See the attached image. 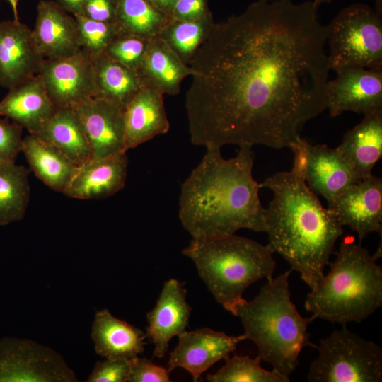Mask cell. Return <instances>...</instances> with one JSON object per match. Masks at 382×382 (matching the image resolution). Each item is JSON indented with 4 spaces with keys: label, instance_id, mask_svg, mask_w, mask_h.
Returning a JSON list of instances; mask_svg holds the SVG:
<instances>
[{
    "label": "cell",
    "instance_id": "obj_3",
    "mask_svg": "<svg viewBox=\"0 0 382 382\" xmlns=\"http://www.w3.org/2000/svg\"><path fill=\"white\" fill-rule=\"evenodd\" d=\"M239 147L236 156L223 158L219 147H207L198 166L182 185L179 218L192 238L228 236L241 228L265 231L262 187L253 177L254 154Z\"/></svg>",
    "mask_w": 382,
    "mask_h": 382
},
{
    "label": "cell",
    "instance_id": "obj_42",
    "mask_svg": "<svg viewBox=\"0 0 382 382\" xmlns=\"http://www.w3.org/2000/svg\"><path fill=\"white\" fill-rule=\"evenodd\" d=\"M374 11L382 18V0H374Z\"/></svg>",
    "mask_w": 382,
    "mask_h": 382
},
{
    "label": "cell",
    "instance_id": "obj_25",
    "mask_svg": "<svg viewBox=\"0 0 382 382\" xmlns=\"http://www.w3.org/2000/svg\"><path fill=\"white\" fill-rule=\"evenodd\" d=\"M21 151L29 164L30 170L57 192H64L79 166L36 134H30L23 139Z\"/></svg>",
    "mask_w": 382,
    "mask_h": 382
},
{
    "label": "cell",
    "instance_id": "obj_4",
    "mask_svg": "<svg viewBox=\"0 0 382 382\" xmlns=\"http://www.w3.org/2000/svg\"><path fill=\"white\" fill-rule=\"evenodd\" d=\"M292 270L267 279L251 301L242 299L232 314L244 328L246 340L255 344L258 357L272 370L289 380L299 364V357L310 342L307 328L314 319L300 315L291 299L289 279Z\"/></svg>",
    "mask_w": 382,
    "mask_h": 382
},
{
    "label": "cell",
    "instance_id": "obj_34",
    "mask_svg": "<svg viewBox=\"0 0 382 382\" xmlns=\"http://www.w3.org/2000/svg\"><path fill=\"white\" fill-rule=\"evenodd\" d=\"M23 129L14 122L0 119V166L15 163L21 151Z\"/></svg>",
    "mask_w": 382,
    "mask_h": 382
},
{
    "label": "cell",
    "instance_id": "obj_1",
    "mask_svg": "<svg viewBox=\"0 0 382 382\" xmlns=\"http://www.w3.org/2000/svg\"><path fill=\"white\" fill-rule=\"evenodd\" d=\"M313 1L257 0L215 23L189 65L190 141L274 149L301 139L326 109L330 67L325 25Z\"/></svg>",
    "mask_w": 382,
    "mask_h": 382
},
{
    "label": "cell",
    "instance_id": "obj_8",
    "mask_svg": "<svg viewBox=\"0 0 382 382\" xmlns=\"http://www.w3.org/2000/svg\"><path fill=\"white\" fill-rule=\"evenodd\" d=\"M318 357L312 361L311 382H380L382 349L371 340L349 330L333 331L316 345Z\"/></svg>",
    "mask_w": 382,
    "mask_h": 382
},
{
    "label": "cell",
    "instance_id": "obj_2",
    "mask_svg": "<svg viewBox=\"0 0 382 382\" xmlns=\"http://www.w3.org/2000/svg\"><path fill=\"white\" fill-rule=\"evenodd\" d=\"M289 148L294 154L291 170L275 173L261 183L273 192L265 209V232L274 253L282 256L311 290L324 276L343 228L306 183L303 139Z\"/></svg>",
    "mask_w": 382,
    "mask_h": 382
},
{
    "label": "cell",
    "instance_id": "obj_33",
    "mask_svg": "<svg viewBox=\"0 0 382 382\" xmlns=\"http://www.w3.org/2000/svg\"><path fill=\"white\" fill-rule=\"evenodd\" d=\"M149 40L138 35L120 33L110 42L104 54L137 71L144 57Z\"/></svg>",
    "mask_w": 382,
    "mask_h": 382
},
{
    "label": "cell",
    "instance_id": "obj_31",
    "mask_svg": "<svg viewBox=\"0 0 382 382\" xmlns=\"http://www.w3.org/2000/svg\"><path fill=\"white\" fill-rule=\"evenodd\" d=\"M226 363L214 374L207 375L210 382H289V381L275 372L267 371L261 365L260 358L257 356L235 354L226 359Z\"/></svg>",
    "mask_w": 382,
    "mask_h": 382
},
{
    "label": "cell",
    "instance_id": "obj_24",
    "mask_svg": "<svg viewBox=\"0 0 382 382\" xmlns=\"http://www.w3.org/2000/svg\"><path fill=\"white\" fill-rule=\"evenodd\" d=\"M96 353L108 359H132L144 351L146 333L115 317L108 309L98 311L92 325Z\"/></svg>",
    "mask_w": 382,
    "mask_h": 382
},
{
    "label": "cell",
    "instance_id": "obj_22",
    "mask_svg": "<svg viewBox=\"0 0 382 382\" xmlns=\"http://www.w3.org/2000/svg\"><path fill=\"white\" fill-rule=\"evenodd\" d=\"M163 96L156 90L144 88L124 109L127 151L169 130Z\"/></svg>",
    "mask_w": 382,
    "mask_h": 382
},
{
    "label": "cell",
    "instance_id": "obj_19",
    "mask_svg": "<svg viewBox=\"0 0 382 382\" xmlns=\"http://www.w3.org/2000/svg\"><path fill=\"white\" fill-rule=\"evenodd\" d=\"M127 166L126 152L91 158L79 166L64 194L79 199L110 197L125 186Z\"/></svg>",
    "mask_w": 382,
    "mask_h": 382
},
{
    "label": "cell",
    "instance_id": "obj_13",
    "mask_svg": "<svg viewBox=\"0 0 382 382\" xmlns=\"http://www.w3.org/2000/svg\"><path fill=\"white\" fill-rule=\"evenodd\" d=\"M178 337V342L170 354L166 369L169 373L176 368L184 369L195 382L216 362L227 359L238 344L246 340L244 334L230 336L207 328L184 331Z\"/></svg>",
    "mask_w": 382,
    "mask_h": 382
},
{
    "label": "cell",
    "instance_id": "obj_38",
    "mask_svg": "<svg viewBox=\"0 0 382 382\" xmlns=\"http://www.w3.org/2000/svg\"><path fill=\"white\" fill-rule=\"evenodd\" d=\"M207 0H178L172 11L171 18L179 21H195L209 13Z\"/></svg>",
    "mask_w": 382,
    "mask_h": 382
},
{
    "label": "cell",
    "instance_id": "obj_14",
    "mask_svg": "<svg viewBox=\"0 0 382 382\" xmlns=\"http://www.w3.org/2000/svg\"><path fill=\"white\" fill-rule=\"evenodd\" d=\"M45 59L36 49L32 30L19 20L0 21V85L11 88L37 75Z\"/></svg>",
    "mask_w": 382,
    "mask_h": 382
},
{
    "label": "cell",
    "instance_id": "obj_15",
    "mask_svg": "<svg viewBox=\"0 0 382 382\" xmlns=\"http://www.w3.org/2000/svg\"><path fill=\"white\" fill-rule=\"evenodd\" d=\"M74 108L84 127L92 158L99 159L127 152L124 110L122 108L97 97H91Z\"/></svg>",
    "mask_w": 382,
    "mask_h": 382
},
{
    "label": "cell",
    "instance_id": "obj_5",
    "mask_svg": "<svg viewBox=\"0 0 382 382\" xmlns=\"http://www.w3.org/2000/svg\"><path fill=\"white\" fill-rule=\"evenodd\" d=\"M381 244L371 255L360 243L344 239L330 271L306 296L311 317L342 326L360 323L382 305Z\"/></svg>",
    "mask_w": 382,
    "mask_h": 382
},
{
    "label": "cell",
    "instance_id": "obj_29",
    "mask_svg": "<svg viewBox=\"0 0 382 382\" xmlns=\"http://www.w3.org/2000/svg\"><path fill=\"white\" fill-rule=\"evenodd\" d=\"M30 170L15 163L0 166V225L21 220L30 197Z\"/></svg>",
    "mask_w": 382,
    "mask_h": 382
},
{
    "label": "cell",
    "instance_id": "obj_16",
    "mask_svg": "<svg viewBox=\"0 0 382 382\" xmlns=\"http://www.w3.org/2000/svg\"><path fill=\"white\" fill-rule=\"evenodd\" d=\"M190 312L183 284L175 279L166 281L155 307L146 316V335L154 345V357L163 358L170 340L185 331Z\"/></svg>",
    "mask_w": 382,
    "mask_h": 382
},
{
    "label": "cell",
    "instance_id": "obj_36",
    "mask_svg": "<svg viewBox=\"0 0 382 382\" xmlns=\"http://www.w3.org/2000/svg\"><path fill=\"white\" fill-rule=\"evenodd\" d=\"M167 369L154 364L146 358L131 359L129 382H170Z\"/></svg>",
    "mask_w": 382,
    "mask_h": 382
},
{
    "label": "cell",
    "instance_id": "obj_41",
    "mask_svg": "<svg viewBox=\"0 0 382 382\" xmlns=\"http://www.w3.org/2000/svg\"><path fill=\"white\" fill-rule=\"evenodd\" d=\"M12 8L14 19L15 20H19L18 15V4L19 0H7Z\"/></svg>",
    "mask_w": 382,
    "mask_h": 382
},
{
    "label": "cell",
    "instance_id": "obj_18",
    "mask_svg": "<svg viewBox=\"0 0 382 382\" xmlns=\"http://www.w3.org/2000/svg\"><path fill=\"white\" fill-rule=\"evenodd\" d=\"M306 153L304 178L308 187L332 201L352 184L359 181L352 168L335 149L311 144L303 140Z\"/></svg>",
    "mask_w": 382,
    "mask_h": 382
},
{
    "label": "cell",
    "instance_id": "obj_6",
    "mask_svg": "<svg viewBox=\"0 0 382 382\" xmlns=\"http://www.w3.org/2000/svg\"><path fill=\"white\" fill-rule=\"evenodd\" d=\"M273 253L267 244L234 234L192 238L183 250L194 262L216 301L231 313L250 284L272 277L276 265Z\"/></svg>",
    "mask_w": 382,
    "mask_h": 382
},
{
    "label": "cell",
    "instance_id": "obj_10",
    "mask_svg": "<svg viewBox=\"0 0 382 382\" xmlns=\"http://www.w3.org/2000/svg\"><path fill=\"white\" fill-rule=\"evenodd\" d=\"M38 74L57 108L74 107L94 96L93 58L81 49L67 57L45 59Z\"/></svg>",
    "mask_w": 382,
    "mask_h": 382
},
{
    "label": "cell",
    "instance_id": "obj_9",
    "mask_svg": "<svg viewBox=\"0 0 382 382\" xmlns=\"http://www.w3.org/2000/svg\"><path fill=\"white\" fill-rule=\"evenodd\" d=\"M76 381L75 372L52 348L29 339H0V382Z\"/></svg>",
    "mask_w": 382,
    "mask_h": 382
},
{
    "label": "cell",
    "instance_id": "obj_7",
    "mask_svg": "<svg viewBox=\"0 0 382 382\" xmlns=\"http://www.w3.org/2000/svg\"><path fill=\"white\" fill-rule=\"evenodd\" d=\"M325 28L330 70L351 66L382 70V18L371 7L349 5Z\"/></svg>",
    "mask_w": 382,
    "mask_h": 382
},
{
    "label": "cell",
    "instance_id": "obj_17",
    "mask_svg": "<svg viewBox=\"0 0 382 382\" xmlns=\"http://www.w3.org/2000/svg\"><path fill=\"white\" fill-rule=\"evenodd\" d=\"M54 1L40 0L32 30L34 45L45 59L75 54L81 50L76 20Z\"/></svg>",
    "mask_w": 382,
    "mask_h": 382
},
{
    "label": "cell",
    "instance_id": "obj_23",
    "mask_svg": "<svg viewBox=\"0 0 382 382\" xmlns=\"http://www.w3.org/2000/svg\"><path fill=\"white\" fill-rule=\"evenodd\" d=\"M145 88L162 94L176 95L183 80L194 74L171 47L160 37L149 40L142 62L137 71Z\"/></svg>",
    "mask_w": 382,
    "mask_h": 382
},
{
    "label": "cell",
    "instance_id": "obj_20",
    "mask_svg": "<svg viewBox=\"0 0 382 382\" xmlns=\"http://www.w3.org/2000/svg\"><path fill=\"white\" fill-rule=\"evenodd\" d=\"M57 107L49 97L39 74L9 88L0 102V115L36 134Z\"/></svg>",
    "mask_w": 382,
    "mask_h": 382
},
{
    "label": "cell",
    "instance_id": "obj_32",
    "mask_svg": "<svg viewBox=\"0 0 382 382\" xmlns=\"http://www.w3.org/2000/svg\"><path fill=\"white\" fill-rule=\"evenodd\" d=\"M74 17L80 47L92 57L103 54L113 39L121 33L116 23L98 21L81 15Z\"/></svg>",
    "mask_w": 382,
    "mask_h": 382
},
{
    "label": "cell",
    "instance_id": "obj_43",
    "mask_svg": "<svg viewBox=\"0 0 382 382\" xmlns=\"http://www.w3.org/2000/svg\"><path fill=\"white\" fill-rule=\"evenodd\" d=\"M157 7L163 10L164 12V0H150Z\"/></svg>",
    "mask_w": 382,
    "mask_h": 382
},
{
    "label": "cell",
    "instance_id": "obj_37",
    "mask_svg": "<svg viewBox=\"0 0 382 382\" xmlns=\"http://www.w3.org/2000/svg\"><path fill=\"white\" fill-rule=\"evenodd\" d=\"M118 0H85L81 16L108 23H115Z\"/></svg>",
    "mask_w": 382,
    "mask_h": 382
},
{
    "label": "cell",
    "instance_id": "obj_12",
    "mask_svg": "<svg viewBox=\"0 0 382 382\" xmlns=\"http://www.w3.org/2000/svg\"><path fill=\"white\" fill-rule=\"evenodd\" d=\"M326 86V109L335 117L343 112L366 114L382 109V70L359 66L336 71Z\"/></svg>",
    "mask_w": 382,
    "mask_h": 382
},
{
    "label": "cell",
    "instance_id": "obj_21",
    "mask_svg": "<svg viewBox=\"0 0 382 382\" xmlns=\"http://www.w3.org/2000/svg\"><path fill=\"white\" fill-rule=\"evenodd\" d=\"M364 115L336 148L359 180L372 175L374 166L382 156V109Z\"/></svg>",
    "mask_w": 382,
    "mask_h": 382
},
{
    "label": "cell",
    "instance_id": "obj_27",
    "mask_svg": "<svg viewBox=\"0 0 382 382\" xmlns=\"http://www.w3.org/2000/svg\"><path fill=\"white\" fill-rule=\"evenodd\" d=\"M93 58L95 92L93 97L112 102L123 110L144 87L138 72L106 56Z\"/></svg>",
    "mask_w": 382,
    "mask_h": 382
},
{
    "label": "cell",
    "instance_id": "obj_44",
    "mask_svg": "<svg viewBox=\"0 0 382 382\" xmlns=\"http://www.w3.org/2000/svg\"><path fill=\"white\" fill-rule=\"evenodd\" d=\"M333 0H313V2L320 6L322 4L331 3Z\"/></svg>",
    "mask_w": 382,
    "mask_h": 382
},
{
    "label": "cell",
    "instance_id": "obj_26",
    "mask_svg": "<svg viewBox=\"0 0 382 382\" xmlns=\"http://www.w3.org/2000/svg\"><path fill=\"white\" fill-rule=\"evenodd\" d=\"M35 134L53 145L79 166L92 158L84 127L74 107L57 108Z\"/></svg>",
    "mask_w": 382,
    "mask_h": 382
},
{
    "label": "cell",
    "instance_id": "obj_40",
    "mask_svg": "<svg viewBox=\"0 0 382 382\" xmlns=\"http://www.w3.org/2000/svg\"><path fill=\"white\" fill-rule=\"evenodd\" d=\"M177 1L178 0H164V11L169 16H170L172 9Z\"/></svg>",
    "mask_w": 382,
    "mask_h": 382
},
{
    "label": "cell",
    "instance_id": "obj_39",
    "mask_svg": "<svg viewBox=\"0 0 382 382\" xmlns=\"http://www.w3.org/2000/svg\"><path fill=\"white\" fill-rule=\"evenodd\" d=\"M54 1L64 11L74 16L81 15L85 0H54Z\"/></svg>",
    "mask_w": 382,
    "mask_h": 382
},
{
    "label": "cell",
    "instance_id": "obj_30",
    "mask_svg": "<svg viewBox=\"0 0 382 382\" xmlns=\"http://www.w3.org/2000/svg\"><path fill=\"white\" fill-rule=\"evenodd\" d=\"M215 23L212 13L195 21L170 19L161 30V37L189 65L191 59L209 37Z\"/></svg>",
    "mask_w": 382,
    "mask_h": 382
},
{
    "label": "cell",
    "instance_id": "obj_28",
    "mask_svg": "<svg viewBox=\"0 0 382 382\" xmlns=\"http://www.w3.org/2000/svg\"><path fill=\"white\" fill-rule=\"evenodd\" d=\"M171 19L150 0H118L116 24L121 33L150 40L158 37Z\"/></svg>",
    "mask_w": 382,
    "mask_h": 382
},
{
    "label": "cell",
    "instance_id": "obj_11",
    "mask_svg": "<svg viewBox=\"0 0 382 382\" xmlns=\"http://www.w3.org/2000/svg\"><path fill=\"white\" fill-rule=\"evenodd\" d=\"M328 203L337 222L357 234L359 243L373 232L381 235V178L372 174L352 184Z\"/></svg>",
    "mask_w": 382,
    "mask_h": 382
},
{
    "label": "cell",
    "instance_id": "obj_35",
    "mask_svg": "<svg viewBox=\"0 0 382 382\" xmlns=\"http://www.w3.org/2000/svg\"><path fill=\"white\" fill-rule=\"evenodd\" d=\"M131 359H108L98 361L88 377L87 382L128 381Z\"/></svg>",
    "mask_w": 382,
    "mask_h": 382
}]
</instances>
